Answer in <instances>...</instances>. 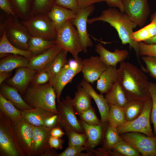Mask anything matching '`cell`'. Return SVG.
I'll return each mask as SVG.
<instances>
[{
  "mask_svg": "<svg viewBox=\"0 0 156 156\" xmlns=\"http://www.w3.org/2000/svg\"><path fill=\"white\" fill-rule=\"evenodd\" d=\"M55 40L32 36L28 42V50L33 56L39 55L56 45Z\"/></svg>",
  "mask_w": 156,
  "mask_h": 156,
  "instance_id": "obj_31",
  "label": "cell"
},
{
  "mask_svg": "<svg viewBox=\"0 0 156 156\" xmlns=\"http://www.w3.org/2000/svg\"><path fill=\"white\" fill-rule=\"evenodd\" d=\"M149 90L152 100L150 120L153 126V133L156 136V84L149 82Z\"/></svg>",
  "mask_w": 156,
  "mask_h": 156,
  "instance_id": "obj_41",
  "label": "cell"
},
{
  "mask_svg": "<svg viewBox=\"0 0 156 156\" xmlns=\"http://www.w3.org/2000/svg\"><path fill=\"white\" fill-rule=\"evenodd\" d=\"M12 124L14 142L20 156H33V126L23 118Z\"/></svg>",
  "mask_w": 156,
  "mask_h": 156,
  "instance_id": "obj_6",
  "label": "cell"
},
{
  "mask_svg": "<svg viewBox=\"0 0 156 156\" xmlns=\"http://www.w3.org/2000/svg\"><path fill=\"white\" fill-rule=\"evenodd\" d=\"M29 59L23 56L10 54L1 58L0 60V72H12L21 67H28Z\"/></svg>",
  "mask_w": 156,
  "mask_h": 156,
  "instance_id": "obj_27",
  "label": "cell"
},
{
  "mask_svg": "<svg viewBox=\"0 0 156 156\" xmlns=\"http://www.w3.org/2000/svg\"><path fill=\"white\" fill-rule=\"evenodd\" d=\"M145 103L139 101H128L123 108L127 121L133 120L140 116L143 110Z\"/></svg>",
  "mask_w": 156,
  "mask_h": 156,
  "instance_id": "obj_33",
  "label": "cell"
},
{
  "mask_svg": "<svg viewBox=\"0 0 156 156\" xmlns=\"http://www.w3.org/2000/svg\"><path fill=\"white\" fill-rule=\"evenodd\" d=\"M79 120L87 136V143L85 146L87 151L93 153L94 148L99 144L104 136L107 123L92 125L81 119Z\"/></svg>",
  "mask_w": 156,
  "mask_h": 156,
  "instance_id": "obj_18",
  "label": "cell"
},
{
  "mask_svg": "<svg viewBox=\"0 0 156 156\" xmlns=\"http://www.w3.org/2000/svg\"><path fill=\"white\" fill-rule=\"evenodd\" d=\"M139 56L156 57V44H148L143 42H137Z\"/></svg>",
  "mask_w": 156,
  "mask_h": 156,
  "instance_id": "obj_44",
  "label": "cell"
},
{
  "mask_svg": "<svg viewBox=\"0 0 156 156\" xmlns=\"http://www.w3.org/2000/svg\"><path fill=\"white\" fill-rule=\"evenodd\" d=\"M82 61L83 60L80 57L77 59H69L68 63L49 82L55 92L57 103L60 101V96L65 87L71 82L77 74L81 71Z\"/></svg>",
  "mask_w": 156,
  "mask_h": 156,
  "instance_id": "obj_8",
  "label": "cell"
},
{
  "mask_svg": "<svg viewBox=\"0 0 156 156\" xmlns=\"http://www.w3.org/2000/svg\"><path fill=\"white\" fill-rule=\"evenodd\" d=\"M14 17L12 15L9 14L1 11L0 13V37H1L3 34L5 26L8 22Z\"/></svg>",
  "mask_w": 156,
  "mask_h": 156,
  "instance_id": "obj_48",
  "label": "cell"
},
{
  "mask_svg": "<svg viewBox=\"0 0 156 156\" xmlns=\"http://www.w3.org/2000/svg\"><path fill=\"white\" fill-rule=\"evenodd\" d=\"M110 7L118 8L121 12H124L123 6L121 0H104Z\"/></svg>",
  "mask_w": 156,
  "mask_h": 156,
  "instance_id": "obj_52",
  "label": "cell"
},
{
  "mask_svg": "<svg viewBox=\"0 0 156 156\" xmlns=\"http://www.w3.org/2000/svg\"><path fill=\"white\" fill-rule=\"evenodd\" d=\"M57 45L29 59L28 67L37 72L44 69L53 62L62 50Z\"/></svg>",
  "mask_w": 156,
  "mask_h": 156,
  "instance_id": "obj_19",
  "label": "cell"
},
{
  "mask_svg": "<svg viewBox=\"0 0 156 156\" xmlns=\"http://www.w3.org/2000/svg\"><path fill=\"white\" fill-rule=\"evenodd\" d=\"M146 65V69L151 75L156 80V57L151 56H143L141 57Z\"/></svg>",
  "mask_w": 156,
  "mask_h": 156,
  "instance_id": "obj_46",
  "label": "cell"
},
{
  "mask_svg": "<svg viewBox=\"0 0 156 156\" xmlns=\"http://www.w3.org/2000/svg\"><path fill=\"white\" fill-rule=\"evenodd\" d=\"M9 0L16 18L23 21L30 16L33 0Z\"/></svg>",
  "mask_w": 156,
  "mask_h": 156,
  "instance_id": "obj_30",
  "label": "cell"
},
{
  "mask_svg": "<svg viewBox=\"0 0 156 156\" xmlns=\"http://www.w3.org/2000/svg\"><path fill=\"white\" fill-rule=\"evenodd\" d=\"M8 40L12 45L24 50H28V42L32 36L20 21L13 17L5 27Z\"/></svg>",
  "mask_w": 156,
  "mask_h": 156,
  "instance_id": "obj_11",
  "label": "cell"
},
{
  "mask_svg": "<svg viewBox=\"0 0 156 156\" xmlns=\"http://www.w3.org/2000/svg\"><path fill=\"white\" fill-rule=\"evenodd\" d=\"M151 21H154L156 22V11L152 15L151 17Z\"/></svg>",
  "mask_w": 156,
  "mask_h": 156,
  "instance_id": "obj_56",
  "label": "cell"
},
{
  "mask_svg": "<svg viewBox=\"0 0 156 156\" xmlns=\"http://www.w3.org/2000/svg\"><path fill=\"white\" fill-rule=\"evenodd\" d=\"M127 121L123 108L116 105L110 106L107 119L109 125L117 128Z\"/></svg>",
  "mask_w": 156,
  "mask_h": 156,
  "instance_id": "obj_34",
  "label": "cell"
},
{
  "mask_svg": "<svg viewBox=\"0 0 156 156\" xmlns=\"http://www.w3.org/2000/svg\"><path fill=\"white\" fill-rule=\"evenodd\" d=\"M76 14L70 10L54 4L47 15L57 29L68 20L74 18Z\"/></svg>",
  "mask_w": 156,
  "mask_h": 156,
  "instance_id": "obj_25",
  "label": "cell"
},
{
  "mask_svg": "<svg viewBox=\"0 0 156 156\" xmlns=\"http://www.w3.org/2000/svg\"><path fill=\"white\" fill-rule=\"evenodd\" d=\"M69 95L62 98L57 103V110L59 116L58 126L64 130L66 134L74 131L79 133H84V130L75 115L72 103Z\"/></svg>",
  "mask_w": 156,
  "mask_h": 156,
  "instance_id": "obj_7",
  "label": "cell"
},
{
  "mask_svg": "<svg viewBox=\"0 0 156 156\" xmlns=\"http://www.w3.org/2000/svg\"><path fill=\"white\" fill-rule=\"evenodd\" d=\"M36 72L28 67H18L16 68L14 76L7 79L6 84L16 88L23 95Z\"/></svg>",
  "mask_w": 156,
  "mask_h": 156,
  "instance_id": "obj_16",
  "label": "cell"
},
{
  "mask_svg": "<svg viewBox=\"0 0 156 156\" xmlns=\"http://www.w3.org/2000/svg\"><path fill=\"white\" fill-rule=\"evenodd\" d=\"M10 54L18 55L28 58L32 56L31 53L28 50H24L15 47L8 40L4 30L0 38V57L3 58Z\"/></svg>",
  "mask_w": 156,
  "mask_h": 156,
  "instance_id": "obj_28",
  "label": "cell"
},
{
  "mask_svg": "<svg viewBox=\"0 0 156 156\" xmlns=\"http://www.w3.org/2000/svg\"><path fill=\"white\" fill-rule=\"evenodd\" d=\"M84 150L87 151V149L85 146H68L64 151L58 154L57 156H91L94 155L91 152L82 153V151Z\"/></svg>",
  "mask_w": 156,
  "mask_h": 156,
  "instance_id": "obj_42",
  "label": "cell"
},
{
  "mask_svg": "<svg viewBox=\"0 0 156 156\" xmlns=\"http://www.w3.org/2000/svg\"><path fill=\"white\" fill-rule=\"evenodd\" d=\"M0 8L1 11L16 17L9 0H0Z\"/></svg>",
  "mask_w": 156,
  "mask_h": 156,
  "instance_id": "obj_50",
  "label": "cell"
},
{
  "mask_svg": "<svg viewBox=\"0 0 156 156\" xmlns=\"http://www.w3.org/2000/svg\"><path fill=\"white\" fill-rule=\"evenodd\" d=\"M55 0H33L30 16L39 14L47 15Z\"/></svg>",
  "mask_w": 156,
  "mask_h": 156,
  "instance_id": "obj_38",
  "label": "cell"
},
{
  "mask_svg": "<svg viewBox=\"0 0 156 156\" xmlns=\"http://www.w3.org/2000/svg\"><path fill=\"white\" fill-rule=\"evenodd\" d=\"M50 133L51 135L53 137L61 138L65 134V133L60 127L57 126L51 129Z\"/></svg>",
  "mask_w": 156,
  "mask_h": 156,
  "instance_id": "obj_53",
  "label": "cell"
},
{
  "mask_svg": "<svg viewBox=\"0 0 156 156\" xmlns=\"http://www.w3.org/2000/svg\"><path fill=\"white\" fill-rule=\"evenodd\" d=\"M105 97L109 106L116 105L123 108L129 101L118 81Z\"/></svg>",
  "mask_w": 156,
  "mask_h": 156,
  "instance_id": "obj_29",
  "label": "cell"
},
{
  "mask_svg": "<svg viewBox=\"0 0 156 156\" xmlns=\"http://www.w3.org/2000/svg\"><path fill=\"white\" fill-rule=\"evenodd\" d=\"M20 21L32 36L49 40L55 39L57 29L47 15L37 14L30 16L26 20Z\"/></svg>",
  "mask_w": 156,
  "mask_h": 156,
  "instance_id": "obj_5",
  "label": "cell"
},
{
  "mask_svg": "<svg viewBox=\"0 0 156 156\" xmlns=\"http://www.w3.org/2000/svg\"><path fill=\"white\" fill-rule=\"evenodd\" d=\"M92 97L86 90L79 84L77 86V91L72 99L73 105L75 112L78 115L92 107Z\"/></svg>",
  "mask_w": 156,
  "mask_h": 156,
  "instance_id": "obj_26",
  "label": "cell"
},
{
  "mask_svg": "<svg viewBox=\"0 0 156 156\" xmlns=\"http://www.w3.org/2000/svg\"><path fill=\"white\" fill-rule=\"evenodd\" d=\"M143 156H156V136L150 137L142 133L127 132L120 134Z\"/></svg>",
  "mask_w": 156,
  "mask_h": 156,
  "instance_id": "obj_12",
  "label": "cell"
},
{
  "mask_svg": "<svg viewBox=\"0 0 156 156\" xmlns=\"http://www.w3.org/2000/svg\"><path fill=\"white\" fill-rule=\"evenodd\" d=\"M67 135L68 138V146H86L87 138L85 132L80 133L72 131L69 132Z\"/></svg>",
  "mask_w": 156,
  "mask_h": 156,
  "instance_id": "obj_40",
  "label": "cell"
},
{
  "mask_svg": "<svg viewBox=\"0 0 156 156\" xmlns=\"http://www.w3.org/2000/svg\"><path fill=\"white\" fill-rule=\"evenodd\" d=\"M50 80L49 73L42 69L36 72L31 83L32 85H42L49 83Z\"/></svg>",
  "mask_w": 156,
  "mask_h": 156,
  "instance_id": "obj_45",
  "label": "cell"
},
{
  "mask_svg": "<svg viewBox=\"0 0 156 156\" xmlns=\"http://www.w3.org/2000/svg\"><path fill=\"white\" fill-rule=\"evenodd\" d=\"M0 93L19 110L33 108L25 101L18 90L13 86L3 83L0 85Z\"/></svg>",
  "mask_w": 156,
  "mask_h": 156,
  "instance_id": "obj_24",
  "label": "cell"
},
{
  "mask_svg": "<svg viewBox=\"0 0 156 156\" xmlns=\"http://www.w3.org/2000/svg\"><path fill=\"white\" fill-rule=\"evenodd\" d=\"M152 107V99L145 102L143 110L138 118L132 121H127L117 128L119 134L136 132L142 133L150 137L155 136L150 124Z\"/></svg>",
  "mask_w": 156,
  "mask_h": 156,
  "instance_id": "obj_9",
  "label": "cell"
},
{
  "mask_svg": "<svg viewBox=\"0 0 156 156\" xmlns=\"http://www.w3.org/2000/svg\"><path fill=\"white\" fill-rule=\"evenodd\" d=\"M0 156H20L14 142L12 122L1 112Z\"/></svg>",
  "mask_w": 156,
  "mask_h": 156,
  "instance_id": "obj_10",
  "label": "cell"
},
{
  "mask_svg": "<svg viewBox=\"0 0 156 156\" xmlns=\"http://www.w3.org/2000/svg\"><path fill=\"white\" fill-rule=\"evenodd\" d=\"M143 42L148 44H156V34L151 38Z\"/></svg>",
  "mask_w": 156,
  "mask_h": 156,
  "instance_id": "obj_55",
  "label": "cell"
},
{
  "mask_svg": "<svg viewBox=\"0 0 156 156\" xmlns=\"http://www.w3.org/2000/svg\"><path fill=\"white\" fill-rule=\"evenodd\" d=\"M142 70L128 62H120L117 69L118 81L129 101L144 102L151 99L149 83Z\"/></svg>",
  "mask_w": 156,
  "mask_h": 156,
  "instance_id": "obj_1",
  "label": "cell"
},
{
  "mask_svg": "<svg viewBox=\"0 0 156 156\" xmlns=\"http://www.w3.org/2000/svg\"><path fill=\"white\" fill-rule=\"evenodd\" d=\"M82 64L81 72L83 79L91 83L97 81L108 67L98 56L83 60Z\"/></svg>",
  "mask_w": 156,
  "mask_h": 156,
  "instance_id": "obj_17",
  "label": "cell"
},
{
  "mask_svg": "<svg viewBox=\"0 0 156 156\" xmlns=\"http://www.w3.org/2000/svg\"><path fill=\"white\" fill-rule=\"evenodd\" d=\"M103 144L102 148L110 151L113 146L122 139L118 133L117 128L113 127L107 124L104 135Z\"/></svg>",
  "mask_w": 156,
  "mask_h": 156,
  "instance_id": "obj_37",
  "label": "cell"
},
{
  "mask_svg": "<svg viewBox=\"0 0 156 156\" xmlns=\"http://www.w3.org/2000/svg\"><path fill=\"white\" fill-rule=\"evenodd\" d=\"M55 4L70 10L76 13L80 9L76 0H55Z\"/></svg>",
  "mask_w": 156,
  "mask_h": 156,
  "instance_id": "obj_47",
  "label": "cell"
},
{
  "mask_svg": "<svg viewBox=\"0 0 156 156\" xmlns=\"http://www.w3.org/2000/svg\"><path fill=\"white\" fill-rule=\"evenodd\" d=\"M64 140L59 138L53 137L51 135L49 141V145L52 148L61 150L63 147V144Z\"/></svg>",
  "mask_w": 156,
  "mask_h": 156,
  "instance_id": "obj_49",
  "label": "cell"
},
{
  "mask_svg": "<svg viewBox=\"0 0 156 156\" xmlns=\"http://www.w3.org/2000/svg\"><path fill=\"white\" fill-rule=\"evenodd\" d=\"M94 6L92 5L84 8L80 9L76 14L75 17L71 20L73 25L77 29L82 47V51L85 53L88 51L87 48L93 45L87 30L88 17L94 12Z\"/></svg>",
  "mask_w": 156,
  "mask_h": 156,
  "instance_id": "obj_15",
  "label": "cell"
},
{
  "mask_svg": "<svg viewBox=\"0 0 156 156\" xmlns=\"http://www.w3.org/2000/svg\"><path fill=\"white\" fill-rule=\"evenodd\" d=\"M95 47V51L99 55L101 60L108 67L116 66L118 63L124 61L129 55L128 51L126 49H117L114 52H111L100 43L96 44Z\"/></svg>",
  "mask_w": 156,
  "mask_h": 156,
  "instance_id": "obj_20",
  "label": "cell"
},
{
  "mask_svg": "<svg viewBox=\"0 0 156 156\" xmlns=\"http://www.w3.org/2000/svg\"><path fill=\"white\" fill-rule=\"evenodd\" d=\"M21 111L22 118L31 125L36 126L44 127L46 120L55 113L39 108L24 109Z\"/></svg>",
  "mask_w": 156,
  "mask_h": 156,
  "instance_id": "obj_22",
  "label": "cell"
},
{
  "mask_svg": "<svg viewBox=\"0 0 156 156\" xmlns=\"http://www.w3.org/2000/svg\"><path fill=\"white\" fill-rule=\"evenodd\" d=\"M113 150L122 156H140L141 154L129 143L122 138L113 147Z\"/></svg>",
  "mask_w": 156,
  "mask_h": 156,
  "instance_id": "obj_39",
  "label": "cell"
},
{
  "mask_svg": "<svg viewBox=\"0 0 156 156\" xmlns=\"http://www.w3.org/2000/svg\"><path fill=\"white\" fill-rule=\"evenodd\" d=\"M79 84L88 92L95 102L99 110L102 124L107 123V119L110 106L103 94H98L90 83L83 79Z\"/></svg>",
  "mask_w": 156,
  "mask_h": 156,
  "instance_id": "obj_21",
  "label": "cell"
},
{
  "mask_svg": "<svg viewBox=\"0 0 156 156\" xmlns=\"http://www.w3.org/2000/svg\"><path fill=\"white\" fill-rule=\"evenodd\" d=\"M80 9L84 8L94 3L104 1V0H76Z\"/></svg>",
  "mask_w": 156,
  "mask_h": 156,
  "instance_id": "obj_51",
  "label": "cell"
},
{
  "mask_svg": "<svg viewBox=\"0 0 156 156\" xmlns=\"http://www.w3.org/2000/svg\"><path fill=\"white\" fill-rule=\"evenodd\" d=\"M124 13L137 26L142 27L150 12L147 0H121Z\"/></svg>",
  "mask_w": 156,
  "mask_h": 156,
  "instance_id": "obj_13",
  "label": "cell"
},
{
  "mask_svg": "<svg viewBox=\"0 0 156 156\" xmlns=\"http://www.w3.org/2000/svg\"><path fill=\"white\" fill-rule=\"evenodd\" d=\"M156 34V22L151 23L144 27L136 31L133 32L130 35L131 38L136 42H144Z\"/></svg>",
  "mask_w": 156,
  "mask_h": 156,
  "instance_id": "obj_35",
  "label": "cell"
},
{
  "mask_svg": "<svg viewBox=\"0 0 156 156\" xmlns=\"http://www.w3.org/2000/svg\"><path fill=\"white\" fill-rule=\"evenodd\" d=\"M68 52L67 51L62 49L52 63L47 68L43 69L49 74L51 77L50 81L68 63V61L67 59Z\"/></svg>",
  "mask_w": 156,
  "mask_h": 156,
  "instance_id": "obj_36",
  "label": "cell"
},
{
  "mask_svg": "<svg viewBox=\"0 0 156 156\" xmlns=\"http://www.w3.org/2000/svg\"><path fill=\"white\" fill-rule=\"evenodd\" d=\"M12 72H0V85L11 75Z\"/></svg>",
  "mask_w": 156,
  "mask_h": 156,
  "instance_id": "obj_54",
  "label": "cell"
},
{
  "mask_svg": "<svg viewBox=\"0 0 156 156\" xmlns=\"http://www.w3.org/2000/svg\"><path fill=\"white\" fill-rule=\"evenodd\" d=\"M75 27L71 20L66 21L57 29L55 41L62 49L70 52L74 59H77L79 53L82 51L83 49L78 33Z\"/></svg>",
  "mask_w": 156,
  "mask_h": 156,
  "instance_id": "obj_4",
  "label": "cell"
},
{
  "mask_svg": "<svg viewBox=\"0 0 156 156\" xmlns=\"http://www.w3.org/2000/svg\"><path fill=\"white\" fill-rule=\"evenodd\" d=\"M81 119L90 125H95L102 124L97 116L94 108L92 107L78 115Z\"/></svg>",
  "mask_w": 156,
  "mask_h": 156,
  "instance_id": "obj_43",
  "label": "cell"
},
{
  "mask_svg": "<svg viewBox=\"0 0 156 156\" xmlns=\"http://www.w3.org/2000/svg\"><path fill=\"white\" fill-rule=\"evenodd\" d=\"M33 126V156H57L58 154L51 147L49 142L52 128Z\"/></svg>",
  "mask_w": 156,
  "mask_h": 156,
  "instance_id": "obj_14",
  "label": "cell"
},
{
  "mask_svg": "<svg viewBox=\"0 0 156 156\" xmlns=\"http://www.w3.org/2000/svg\"><path fill=\"white\" fill-rule=\"evenodd\" d=\"M96 89L101 93H106L110 90L118 81L116 66H108L97 81Z\"/></svg>",
  "mask_w": 156,
  "mask_h": 156,
  "instance_id": "obj_23",
  "label": "cell"
},
{
  "mask_svg": "<svg viewBox=\"0 0 156 156\" xmlns=\"http://www.w3.org/2000/svg\"><path fill=\"white\" fill-rule=\"evenodd\" d=\"M25 101L33 108H39L58 114L56 95L51 83L32 85L23 95Z\"/></svg>",
  "mask_w": 156,
  "mask_h": 156,
  "instance_id": "obj_3",
  "label": "cell"
},
{
  "mask_svg": "<svg viewBox=\"0 0 156 156\" xmlns=\"http://www.w3.org/2000/svg\"><path fill=\"white\" fill-rule=\"evenodd\" d=\"M98 21L107 23L114 27L117 32L122 43L129 44L130 47L135 51L139 63H141L139 58L137 42L132 40L130 37L133 32V29L137 26L132 22L124 12L115 8H110L102 11L98 16L88 19V23L90 24Z\"/></svg>",
  "mask_w": 156,
  "mask_h": 156,
  "instance_id": "obj_2",
  "label": "cell"
},
{
  "mask_svg": "<svg viewBox=\"0 0 156 156\" xmlns=\"http://www.w3.org/2000/svg\"><path fill=\"white\" fill-rule=\"evenodd\" d=\"M0 112L9 118L12 123L22 118L21 110L17 109L0 93Z\"/></svg>",
  "mask_w": 156,
  "mask_h": 156,
  "instance_id": "obj_32",
  "label": "cell"
}]
</instances>
